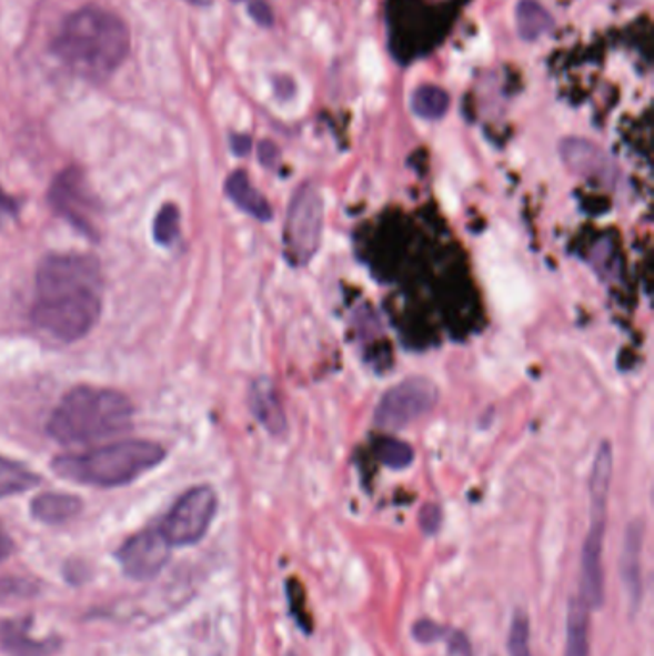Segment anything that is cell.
<instances>
[{
  "label": "cell",
  "mask_w": 654,
  "mask_h": 656,
  "mask_svg": "<svg viewBox=\"0 0 654 656\" xmlns=\"http://www.w3.org/2000/svg\"><path fill=\"white\" fill-rule=\"evenodd\" d=\"M440 521H442V515H440V508H437L434 503H430V505H424V507H422L421 526L429 536L436 534L437 528H440Z\"/></svg>",
  "instance_id": "obj_27"
},
{
  "label": "cell",
  "mask_w": 654,
  "mask_h": 656,
  "mask_svg": "<svg viewBox=\"0 0 654 656\" xmlns=\"http://www.w3.org/2000/svg\"><path fill=\"white\" fill-rule=\"evenodd\" d=\"M289 656H295V655H289Z\"/></svg>",
  "instance_id": "obj_33"
},
{
  "label": "cell",
  "mask_w": 654,
  "mask_h": 656,
  "mask_svg": "<svg viewBox=\"0 0 654 656\" xmlns=\"http://www.w3.org/2000/svg\"><path fill=\"white\" fill-rule=\"evenodd\" d=\"M2 643L16 656H42L49 653V645L36 642L26 635V626L20 622L7 624L2 629Z\"/></svg>",
  "instance_id": "obj_20"
},
{
  "label": "cell",
  "mask_w": 654,
  "mask_h": 656,
  "mask_svg": "<svg viewBox=\"0 0 654 656\" xmlns=\"http://www.w3.org/2000/svg\"><path fill=\"white\" fill-rule=\"evenodd\" d=\"M102 269L87 254H49L37 268L31 321L58 342L81 340L99 323Z\"/></svg>",
  "instance_id": "obj_1"
},
{
  "label": "cell",
  "mask_w": 654,
  "mask_h": 656,
  "mask_svg": "<svg viewBox=\"0 0 654 656\" xmlns=\"http://www.w3.org/2000/svg\"><path fill=\"white\" fill-rule=\"evenodd\" d=\"M231 147L237 155H246L252 149V141L246 134H234L231 139Z\"/></svg>",
  "instance_id": "obj_30"
},
{
  "label": "cell",
  "mask_w": 654,
  "mask_h": 656,
  "mask_svg": "<svg viewBox=\"0 0 654 656\" xmlns=\"http://www.w3.org/2000/svg\"><path fill=\"white\" fill-rule=\"evenodd\" d=\"M131 49V36L120 16L100 7H84L63 20L52 52L71 73L104 81L120 70Z\"/></svg>",
  "instance_id": "obj_2"
},
{
  "label": "cell",
  "mask_w": 654,
  "mask_h": 656,
  "mask_svg": "<svg viewBox=\"0 0 654 656\" xmlns=\"http://www.w3.org/2000/svg\"><path fill=\"white\" fill-rule=\"evenodd\" d=\"M509 655L511 656H532L530 649V622L524 613L514 614L511 622V632H509Z\"/></svg>",
  "instance_id": "obj_23"
},
{
  "label": "cell",
  "mask_w": 654,
  "mask_h": 656,
  "mask_svg": "<svg viewBox=\"0 0 654 656\" xmlns=\"http://www.w3.org/2000/svg\"><path fill=\"white\" fill-rule=\"evenodd\" d=\"M450 107V94L442 87L422 85L411 97V110L422 120H442Z\"/></svg>",
  "instance_id": "obj_18"
},
{
  "label": "cell",
  "mask_w": 654,
  "mask_h": 656,
  "mask_svg": "<svg viewBox=\"0 0 654 656\" xmlns=\"http://www.w3.org/2000/svg\"><path fill=\"white\" fill-rule=\"evenodd\" d=\"M645 539V526L643 521H633L626 529L624 545H622V557H620V574L622 584L627 593V599L632 610L640 607L643 597V582H641V551Z\"/></svg>",
  "instance_id": "obj_12"
},
{
  "label": "cell",
  "mask_w": 654,
  "mask_h": 656,
  "mask_svg": "<svg viewBox=\"0 0 654 656\" xmlns=\"http://www.w3.org/2000/svg\"><path fill=\"white\" fill-rule=\"evenodd\" d=\"M39 482L41 478L36 473H31L20 463L0 455V497L23 494V492H29L31 487L39 486Z\"/></svg>",
  "instance_id": "obj_19"
},
{
  "label": "cell",
  "mask_w": 654,
  "mask_h": 656,
  "mask_svg": "<svg viewBox=\"0 0 654 656\" xmlns=\"http://www.w3.org/2000/svg\"><path fill=\"white\" fill-rule=\"evenodd\" d=\"M436 402L437 388L434 382L422 376L409 379L382 395L374 411V423L384 431H400L434 410Z\"/></svg>",
  "instance_id": "obj_9"
},
{
  "label": "cell",
  "mask_w": 654,
  "mask_h": 656,
  "mask_svg": "<svg viewBox=\"0 0 654 656\" xmlns=\"http://www.w3.org/2000/svg\"><path fill=\"white\" fill-rule=\"evenodd\" d=\"M561 158L570 170L577 175L597 179L608 183L614 179V165L611 158L598 149L597 144L585 139H564L561 142Z\"/></svg>",
  "instance_id": "obj_11"
},
{
  "label": "cell",
  "mask_w": 654,
  "mask_h": 656,
  "mask_svg": "<svg viewBox=\"0 0 654 656\" xmlns=\"http://www.w3.org/2000/svg\"><path fill=\"white\" fill-rule=\"evenodd\" d=\"M376 457L390 468H403L413 463V447L398 437H382L376 442Z\"/></svg>",
  "instance_id": "obj_21"
},
{
  "label": "cell",
  "mask_w": 654,
  "mask_h": 656,
  "mask_svg": "<svg viewBox=\"0 0 654 656\" xmlns=\"http://www.w3.org/2000/svg\"><path fill=\"white\" fill-rule=\"evenodd\" d=\"M590 608L582 597L570 601L564 656H590Z\"/></svg>",
  "instance_id": "obj_15"
},
{
  "label": "cell",
  "mask_w": 654,
  "mask_h": 656,
  "mask_svg": "<svg viewBox=\"0 0 654 656\" xmlns=\"http://www.w3.org/2000/svg\"><path fill=\"white\" fill-rule=\"evenodd\" d=\"M192 4H198V7H205V4H211V0H189Z\"/></svg>",
  "instance_id": "obj_32"
},
{
  "label": "cell",
  "mask_w": 654,
  "mask_h": 656,
  "mask_svg": "<svg viewBox=\"0 0 654 656\" xmlns=\"http://www.w3.org/2000/svg\"><path fill=\"white\" fill-rule=\"evenodd\" d=\"M181 233V215L177 205L165 204L154 219V241L162 246H171Z\"/></svg>",
  "instance_id": "obj_22"
},
{
  "label": "cell",
  "mask_w": 654,
  "mask_h": 656,
  "mask_svg": "<svg viewBox=\"0 0 654 656\" xmlns=\"http://www.w3.org/2000/svg\"><path fill=\"white\" fill-rule=\"evenodd\" d=\"M14 549V544H12V539L7 534V529L0 526V563L4 561V558L10 557V553Z\"/></svg>",
  "instance_id": "obj_31"
},
{
  "label": "cell",
  "mask_w": 654,
  "mask_h": 656,
  "mask_svg": "<svg viewBox=\"0 0 654 656\" xmlns=\"http://www.w3.org/2000/svg\"><path fill=\"white\" fill-rule=\"evenodd\" d=\"M612 481L611 444L598 447L590 481V529L582 551V599L591 608L601 607L605 599V572H603V544H605L606 505Z\"/></svg>",
  "instance_id": "obj_5"
},
{
  "label": "cell",
  "mask_w": 654,
  "mask_h": 656,
  "mask_svg": "<svg viewBox=\"0 0 654 656\" xmlns=\"http://www.w3.org/2000/svg\"><path fill=\"white\" fill-rule=\"evenodd\" d=\"M323 225V198L315 186L303 184L295 191L290 202L286 225H284L286 250L295 263L305 265L313 260V255L321 246Z\"/></svg>",
  "instance_id": "obj_7"
},
{
  "label": "cell",
  "mask_w": 654,
  "mask_h": 656,
  "mask_svg": "<svg viewBox=\"0 0 654 656\" xmlns=\"http://www.w3.org/2000/svg\"><path fill=\"white\" fill-rule=\"evenodd\" d=\"M133 403L115 390L78 386L52 411L47 432L58 444H91L133 426Z\"/></svg>",
  "instance_id": "obj_3"
},
{
  "label": "cell",
  "mask_w": 654,
  "mask_h": 656,
  "mask_svg": "<svg viewBox=\"0 0 654 656\" xmlns=\"http://www.w3.org/2000/svg\"><path fill=\"white\" fill-rule=\"evenodd\" d=\"M258 152H260V162L263 163L265 168H274L276 162H279V155H281V152L276 149V144L269 141L261 142Z\"/></svg>",
  "instance_id": "obj_28"
},
{
  "label": "cell",
  "mask_w": 654,
  "mask_h": 656,
  "mask_svg": "<svg viewBox=\"0 0 654 656\" xmlns=\"http://www.w3.org/2000/svg\"><path fill=\"white\" fill-rule=\"evenodd\" d=\"M227 196L231 198L234 204L239 205L242 212L258 219V221H269L273 218V210L269 205L268 198L263 196L258 189H253L250 179L244 171H234L229 175L225 183Z\"/></svg>",
  "instance_id": "obj_14"
},
{
  "label": "cell",
  "mask_w": 654,
  "mask_h": 656,
  "mask_svg": "<svg viewBox=\"0 0 654 656\" xmlns=\"http://www.w3.org/2000/svg\"><path fill=\"white\" fill-rule=\"evenodd\" d=\"M16 213H18V204L12 198L8 196L7 192L0 189V226L4 225L10 219H14Z\"/></svg>",
  "instance_id": "obj_29"
},
{
  "label": "cell",
  "mask_w": 654,
  "mask_h": 656,
  "mask_svg": "<svg viewBox=\"0 0 654 656\" xmlns=\"http://www.w3.org/2000/svg\"><path fill=\"white\" fill-rule=\"evenodd\" d=\"M83 503L76 495L42 494L31 503V515L44 524H62L79 515Z\"/></svg>",
  "instance_id": "obj_16"
},
{
  "label": "cell",
  "mask_w": 654,
  "mask_h": 656,
  "mask_svg": "<svg viewBox=\"0 0 654 656\" xmlns=\"http://www.w3.org/2000/svg\"><path fill=\"white\" fill-rule=\"evenodd\" d=\"M165 460L162 445L147 440H123L84 453H68L52 461V471L84 486L131 484Z\"/></svg>",
  "instance_id": "obj_4"
},
{
  "label": "cell",
  "mask_w": 654,
  "mask_h": 656,
  "mask_svg": "<svg viewBox=\"0 0 654 656\" xmlns=\"http://www.w3.org/2000/svg\"><path fill=\"white\" fill-rule=\"evenodd\" d=\"M250 410H252L253 416L260 421L261 426L273 436H282L289 428L286 415H284L273 382L265 376L253 381L252 388H250Z\"/></svg>",
  "instance_id": "obj_13"
},
{
  "label": "cell",
  "mask_w": 654,
  "mask_h": 656,
  "mask_svg": "<svg viewBox=\"0 0 654 656\" xmlns=\"http://www.w3.org/2000/svg\"><path fill=\"white\" fill-rule=\"evenodd\" d=\"M248 12L252 16L253 22L260 23L261 28L273 26V12L265 0H250Z\"/></svg>",
  "instance_id": "obj_26"
},
{
  "label": "cell",
  "mask_w": 654,
  "mask_h": 656,
  "mask_svg": "<svg viewBox=\"0 0 654 656\" xmlns=\"http://www.w3.org/2000/svg\"><path fill=\"white\" fill-rule=\"evenodd\" d=\"M171 544L160 526L147 528L129 537L118 551V561L129 578L150 579L168 563Z\"/></svg>",
  "instance_id": "obj_10"
},
{
  "label": "cell",
  "mask_w": 654,
  "mask_h": 656,
  "mask_svg": "<svg viewBox=\"0 0 654 656\" xmlns=\"http://www.w3.org/2000/svg\"><path fill=\"white\" fill-rule=\"evenodd\" d=\"M218 511V495L210 486H198L177 499L160 524L163 536L173 545H194L205 536Z\"/></svg>",
  "instance_id": "obj_8"
},
{
  "label": "cell",
  "mask_w": 654,
  "mask_h": 656,
  "mask_svg": "<svg viewBox=\"0 0 654 656\" xmlns=\"http://www.w3.org/2000/svg\"><path fill=\"white\" fill-rule=\"evenodd\" d=\"M445 634L447 629L432 620H419L413 628L416 642L426 643V645L437 642L440 637H445Z\"/></svg>",
  "instance_id": "obj_24"
},
{
  "label": "cell",
  "mask_w": 654,
  "mask_h": 656,
  "mask_svg": "<svg viewBox=\"0 0 654 656\" xmlns=\"http://www.w3.org/2000/svg\"><path fill=\"white\" fill-rule=\"evenodd\" d=\"M49 204L79 233L91 241H99L102 234V204L79 168H68L58 173L50 184Z\"/></svg>",
  "instance_id": "obj_6"
},
{
  "label": "cell",
  "mask_w": 654,
  "mask_h": 656,
  "mask_svg": "<svg viewBox=\"0 0 654 656\" xmlns=\"http://www.w3.org/2000/svg\"><path fill=\"white\" fill-rule=\"evenodd\" d=\"M445 637H447V656H472L471 642L463 632L453 629L447 632Z\"/></svg>",
  "instance_id": "obj_25"
},
{
  "label": "cell",
  "mask_w": 654,
  "mask_h": 656,
  "mask_svg": "<svg viewBox=\"0 0 654 656\" xmlns=\"http://www.w3.org/2000/svg\"><path fill=\"white\" fill-rule=\"evenodd\" d=\"M516 31L522 41H537L555 26L553 16L549 14L547 8L543 7L537 0H521L516 4Z\"/></svg>",
  "instance_id": "obj_17"
}]
</instances>
